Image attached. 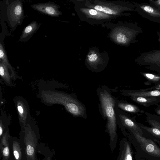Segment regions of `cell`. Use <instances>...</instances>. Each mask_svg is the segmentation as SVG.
I'll use <instances>...</instances> for the list:
<instances>
[{"instance_id": "obj_3", "label": "cell", "mask_w": 160, "mask_h": 160, "mask_svg": "<svg viewBox=\"0 0 160 160\" xmlns=\"http://www.w3.org/2000/svg\"><path fill=\"white\" fill-rule=\"evenodd\" d=\"M6 13L11 31H14L25 17L22 1L16 0L11 2L7 7Z\"/></svg>"}, {"instance_id": "obj_2", "label": "cell", "mask_w": 160, "mask_h": 160, "mask_svg": "<svg viewBox=\"0 0 160 160\" xmlns=\"http://www.w3.org/2000/svg\"><path fill=\"white\" fill-rule=\"evenodd\" d=\"M97 93L99 100V112L103 118L106 120L108 132L112 135H114L117 124L115 111L117 99L107 86L102 85L98 87Z\"/></svg>"}, {"instance_id": "obj_27", "label": "cell", "mask_w": 160, "mask_h": 160, "mask_svg": "<svg viewBox=\"0 0 160 160\" xmlns=\"http://www.w3.org/2000/svg\"><path fill=\"white\" fill-rule=\"evenodd\" d=\"M159 38H158V40L159 42H160V34L159 35Z\"/></svg>"}, {"instance_id": "obj_10", "label": "cell", "mask_w": 160, "mask_h": 160, "mask_svg": "<svg viewBox=\"0 0 160 160\" xmlns=\"http://www.w3.org/2000/svg\"><path fill=\"white\" fill-rule=\"evenodd\" d=\"M127 97H160V86H155L151 88L138 90H123L121 94Z\"/></svg>"}, {"instance_id": "obj_1", "label": "cell", "mask_w": 160, "mask_h": 160, "mask_svg": "<svg viewBox=\"0 0 160 160\" xmlns=\"http://www.w3.org/2000/svg\"><path fill=\"white\" fill-rule=\"evenodd\" d=\"M127 135L135 151L136 160H160V147L153 140L133 129Z\"/></svg>"}, {"instance_id": "obj_24", "label": "cell", "mask_w": 160, "mask_h": 160, "mask_svg": "<svg viewBox=\"0 0 160 160\" xmlns=\"http://www.w3.org/2000/svg\"><path fill=\"white\" fill-rule=\"evenodd\" d=\"M18 111L20 113H23V109L21 106H18Z\"/></svg>"}, {"instance_id": "obj_11", "label": "cell", "mask_w": 160, "mask_h": 160, "mask_svg": "<svg viewBox=\"0 0 160 160\" xmlns=\"http://www.w3.org/2000/svg\"><path fill=\"white\" fill-rule=\"evenodd\" d=\"M10 135L8 132L4 133L0 138V155L2 160H11L9 143Z\"/></svg>"}, {"instance_id": "obj_19", "label": "cell", "mask_w": 160, "mask_h": 160, "mask_svg": "<svg viewBox=\"0 0 160 160\" xmlns=\"http://www.w3.org/2000/svg\"><path fill=\"white\" fill-rule=\"evenodd\" d=\"M0 61L3 62L7 65L9 64L8 58L5 50L3 47L2 43H0Z\"/></svg>"}, {"instance_id": "obj_17", "label": "cell", "mask_w": 160, "mask_h": 160, "mask_svg": "<svg viewBox=\"0 0 160 160\" xmlns=\"http://www.w3.org/2000/svg\"><path fill=\"white\" fill-rule=\"evenodd\" d=\"M141 74L147 80L155 84V86H160V75L144 72H140Z\"/></svg>"}, {"instance_id": "obj_13", "label": "cell", "mask_w": 160, "mask_h": 160, "mask_svg": "<svg viewBox=\"0 0 160 160\" xmlns=\"http://www.w3.org/2000/svg\"><path fill=\"white\" fill-rule=\"evenodd\" d=\"M116 107L126 112L134 113H143L144 111L137 106L124 101L117 99Z\"/></svg>"}, {"instance_id": "obj_15", "label": "cell", "mask_w": 160, "mask_h": 160, "mask_svg": "<svg viewBox=\"0 0 160 160\" xmlns=\"http://www.w3.org/2000/svg\"><path fill=\"white\" fill-rule=\"evenodd\" d=\"M131 142L127 139L124 140L121 154V160H134L133 153Z\"/></svg>"}, {"instance_id": "obj_5", "label": "cell", "mask_w": 160, "mask_h": 160, "mask_svg": "<svg viewBox=\"0 0 160 160\" xmlns=\"http://www.w3.org/2000/svg\"><path fill=\"white\" fill-rule=\"evenodd\" d=\"M39 138L38 133L30 131L20 134V139L24 145L27 160H37L36 153Z\"/></svg>"}, {"instance_id": "obj_6", "label": "cell", "mask_w": 160, "mask_h": 160, "mask_svg": "<svg viewBox=\"0 0 160 160\" xmlns=\"http://www.w3.org/2000/svg\"><path fill=\"white\" fill-rule=\"evenodd\" d=\"M135 10L142 17L150 21L160 23V10L150 4L134 2Z\"/></svg>"}, {"instance_id": "obj_16", "label": "cell", "mask_w": 160, "mask_h": 160, "mask_svg": "<svg viewBox=\"0 0 160 160\" xmlns=\"http://www.w3.org/2000/svg\"><path fill=\"white\" fill-rule=\"evenodd\" d=\"M138 123L142 130H143L147 131L150 134L151 136L148 138L154 141H160V130H159L153 127H149L141 124Z\"/></svg>"}, {"instance_id": "obj_26", "label": "cell", "mask_w": 160, "mask_h": 160, "mask_svg": "<svg viewBox=\"0 0 160 160\" xmlns=\"http://www.w3.org/2000/svg\"><path fill=\"white\" fill-rule=\"evenodd\" d=\"M155 142L157 143L158 145L160 147V141H156Z\"/></svg>"}, {"instance_id": "obj_21", "label": "cell", "mask_w": 160, "mask_h": 160, "mask_svg": "<svg viewBox=\"0 0 160 160\" xmlns=\"http://www.w3.org/2000/svg\"><path fill=\"white\" fill-rule=\"evenodd\" d=\"M148 1L150 4L160 10V0L156 1L150 0Z\"/></svg>"}, {"instance_id": "obj_18", "label": "cell", "mask_w": 160, "mask_h": 160, "mask_svg": "<svg viewBox=\"0 0 160 160\" xmlns=\"http://www.w3.org/2000/svg\"><path fill=\"white\" fill-rule=\"evenodd\" d=\"M94 9L99 12H101L109 15L116 14L117 12L109 8L103 7L99 5H96L94 7Z\"/></svg>"}, {"instance_id": "obj_9", "label": "cell", "mask_w": 160, "mask_h": 160, "mask_svg": "<svg viewBox=\"0 0 160 160\" xmlns=\"http://www.w3.org/2000/svg\"><path fill=\"white\" fill-rule=\"evenodd\" d=\"M30 6L39 12L51 17L59 18L62 14L59 10L60 6L53 2L40 3Z\"/></svg>"}, {"instance_id": "obj_8", "label": "cell", "mask_w": 160, "mask_h": 160, "mask_svg": "<svg viewBox=\"0 0 160 160\" xmlns=\"http://www.w3.org/2000/svg\"><path fill=\"white\" fill-rule=\"evenodd\" d=\"M115 111L117 124L122 128L124 129H133L143 135L142 129L136 121L129 116L125 112L120 109L116 106Z\"/></svg>"}, {"instance_id": "obj_23", "label": "cell", "mask_w": 160, "mask_h": 160, "mask_svg": "<svg viewBox=\"0 0 160 160\" xmlns=\"http://www.w3.org/2000/svg\"><path fill=\"white\" fill-rule=\"evenodd\" d=\"M88 12L90 14L92 15H96L99 13V12L94 9H90L88 10Z\"/></svg>"}, {"instance_id": "obj_7", "label": "cell", "mask_w": 160, "mask_h": 160, "mask_svg": "<svg viewBox=\"0 0 160 160\" xmlns=\"http://www.w3.org/2000/svg\"><path fill=\"white\" fill-rule=\"evenodd\" d=\"M9 143L11 160H27L24 145L20 139L10 136Z\"/></svg>"}, {"instance_id": "obj_25", "label": "cell", "mask_w": 160, "mask_h": 160, "mask_svg": "<svg viewBox=\"0 0 160 160\" xmlns=\"http://www.w3.org/2000/svg\"><path fill=\"white\" fill-rule=\"evenodd\" d=\"M155 111L156 113L160 116V108H158L156 109Z\"/></svg>"}, {"instance_id": "obj_22", "label": "cell", "mask_w": 160, "mask_h": 160, "mask_svg": "<svg viewBox=\"0 0 160 160\" xmlns=\"http://www.w3.org/2000/svg\"><path fill=\"white\" fill-rule=\"evenodd\" d=\"M97 55L95 53L90 55L88 57V60L90 62H96L98 59Z\"/></svg>"}, {"instance_id": "obj_20", "label": "cell", "mask_w": 160, "mask_h": 160, "mask_svg": "<svg viewBox=\"0 0 160 160\" xmlns=\"http://www.w3.org/2000/svg\"><path fill=\"white\" fill-rule=\"evenodd\" d=\"M117 40L120 43H126L129 40L128 38L125 34L120 32L117 35Z\"/></svg>"}, {"instance_id": "obj_12", "label": "cell", "mask_w": 160, "mask_h": 160, "mask_svg": "<svg viewBox=\"0 0 160 160\" xmlns=\"http://www.w3.org/2000/svg\"><path fill=\"white\" fill-rule=\"evenodd\" d=\"M41 25L36 21L32 22L24 28L19 41L23 42H27L37 32Z\"/></svg>"}, {"instance_id": "obj_14", "label": "cell", "mask_w": 160, "mask_h": 160, "mask_svg": "<svg viewBox=\"0 0 160 160\" xmlns=\"http://www.w3.org/2000/svg\"><path fill=\"white\" fill-rule=\"evenodd\" d=\"M130 98L134 102L145 107L155 105L160 102L159 97L132 96Z\"/></svg>"}, {"instance_id": "obj_4", "label": "cell", "mask_w": 160, "mask_h": 160, "mask_svg": "<svg viewBox=\"0 0 160 160\" xmlns=\"http://www.w3.org/2000/svg\"><path fill=\"white\" fill-rule=\"evenodd\" d=\"M135 62L140 66L156 72L160 74V50H154L142 53Z\"/></svg>"}]
</instances>
